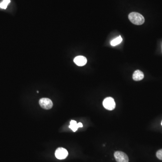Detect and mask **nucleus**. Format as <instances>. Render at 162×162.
I'll return each instance as SVG.
<instances>
[{"mask_svg": "<svg viewBox=\"0 0 162 162\" xmlns=\"http://www.w3.org/2000/svg\"><path fill=\"white\" fill-rule=\"evenodd\" d=\"M129 20L135 25H142L144 22V18L142 15L137 12H132L129 15Z\"/></svg>", "mask_w": 162, "mask_h": 162, "instance_id": "f257e3e1", "label": "nucleus"}, {"mask_svg": "<svg viewBox=\"0 0 162 162\" xmlns=\"http://www.w3.org/2000/svg\"><path fill=\"white\" fill-rule=\"evenodd\" d=\"M103 105L107 110H112L116 107L115 101L112 97H107L103 102Z\"/></svg>", "mask_w": 162, "mask_h": 162, "instance_id": "f03ea898", "label": "nucleus"}, {"mask_svg": "<svg viewBox=\"0 0 162 162\" xmlns=\"http://www.w3.org/2000/svg\"><path fill=\"white\" fill-rule=\"evenodd\" d=\"M114 156L117 162H129L128 155L122 151H116Z\"/></svg>", "mask_w": 162, "mask_h": 162, "instance_id": "7ed1b4c3", "label": "nucleus"}, {"mask_svg": "<svg viewBox=\"0 0 162 162\" xmlns=\"http://www.w3.org/2000/svg\"><path fill=\"white\" fill-rule=\"evenodd\" d=\"M40 105L44 109H50L53 106V103L50 99L47 98H42L39 101Z\"/></svg>", "mask_w": 162, "mask_h": 162, "instance_id": "20e7f679", "label": "nucleus"}, {"mask_svg": "<svg viewBox=\"0 0 162 162\" xmlns=\"http://www.w3.org/2000/svg\"><path fill=\"white\" fill-rule=\"evenodd\" d=\"M68 151L64 148H58L55 152V156L59 159H64L68 156Z\"/></svg>", "mask_w": 162, "mask_h": 162, "instance_id": "39448f33", "label": "nucleus"}, {"mask_svg": "<svg viewBox=\"0 0 162 162\" xmlns=\"http://www.w3.org/2000/svg\"><path fill=\"white\" fill-rule=\"evenodd\" d=\"M74 61L75 64L78 66H83L87 63V59L84 56L79 55L76 57L74 59Z\"/></svg>", "mask_w": 162, "mask_h": 162, "instance_id": "423d86ee", "label": "nucleus"}, {"mask_svg": "<svg viewBox=\"0 0 162 162\" xmlns=\"http://www.w3.org/2000/svg\"><path fill=\"white\" fill-rule=\"evenodd\" d=\"M144 78V75L142 71L137 70L133 74V78L134 80L136 81L142 80Z\"/></svg>", "mask_w": 162, "mask_h": 162, "instance_id": "0eeeda50", "label": "nucleus"}, {"mask_svg": "<svg viewBox=\"0 0 162 162\" xmlns=\"http://www.w3.org/2000/svg\"><path fill=\"white\" fill-rule=\"evenodd\" d=\"M82 127H83V125L82 123H77V122L74 120H71L69 126V128L72 129L74 132H76L79 128Z\"/></svg>", "mask_w": 162, "mask_h": 162, "instance_id": "6e6552de", "label": "nucleus"}, {"mask_svg": "<svg viewBox=\"0 0 162 162\" xmlns=\"http://www.w3.org/2000/svg\"><path fill=\"white\" fill-rule=\"evenodd\" d=\"M122 41H123V39H122V37L119 36L111 41V45L112 46H116L122 42Z\"/></svg>", "mask_w": 162, "mask_h": 162, "instance_id": "1a4fd4ad", "label": "nucleus"}, {"mask_svg": "<svg viewBox=\"0 0 162 162\" xmlns=\"http://www.w3.org/2000/svg\"><path fill=\"white\" fill-rule=\"evenodd\" d=\"M11 2V0H3L2 2L0 3V8L1 9H6L8 4Z\"/></svg>", "mask_w": 162, "mask_h": 162, "instance_id": "9d476101", "label": "nucleus"}, {"mask_svg": "<svg viewBox=\"0 0 162 162\" xmlns=\"http://www.w3.org/2000/svg\"><path fill=\"white\" fill-rule=\"evenodd\" d=\"M156 156L158 159L162 160V149H160L157 152Z\"/></svg>", "mask_w": 162, "mask_h": 162, "instance_id": "9b49d317", "label": "nucleus"}, {"mask_svg": "<svg viewBox=\"0 0 162 162\" xmlns=\"http://www.w3.org/2000/svg\"><path fill=\"white\" fill-rule=\"evenodd\" d=\"M161 125H162V123H161Z\"/></svg>", "mask_w": 162, "mask_h": 162, "instance_id": "f8f14e48", "label": "nucleus"}]
</instances>
